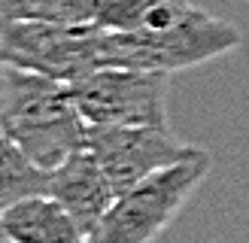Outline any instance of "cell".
Instances as JSON below:
<instances>
[{"label":"cell","instance_id":"cell-1","mask_svg":"<svg viewBox=\"0 0 249 243\" xmlns=\"http://www.w3.org/2000/svg\"><path fill=\"white\" fill-rule=\"evenodd\" d=\"M0 134L46 170L89 146V122L73 104L70 85L9 64L0 70Z\"/></svg>","mask_w":249,"mask_h":243},{"label":"cell","instance_id":"cell-2","mask_svg":"<svg viewBox=\"0 0 249 243\" xmlns=\"http://www.w3.org/2000/svg\"><path fill=\"white\" fill-rule=\"evenodd\" d=\"M213 170V155L207 149L179 164H170L122 191L107 216L97 222L82 243H155L179 210L197 191V186Z\"/></svg>","mask_w":249,"mask_h":243},{"label":"cell","instance_id":"cell-3","mask_svg":"<svg viewBox=\"0 0 249 243\" xmlns=\"http://www.w3.org/2000/svg\"><path fill=\"white\" fill-rule=\"evenodd\" d=\"M243 43L240 31L231 21L216 18L195 6L182 21L158 34H113L104 31V58L107 64L177 73L201 67L207 61L234 52Z\"/></svg>","mask_w":249,"mask_h":243},{"label":"cell","instance_id":"cell-4","mask_svg":"<svg viewBox=\"0 0 249 243\" xmlns=\"http://www.w3.org/2000/svg\"><path fill=\"white\" fill-rule=\"evenodd\" d=\"M0 61L61 82L104 67V28L94 21H0Z\"/></svg>","mask_w":249,"mask_h":243},{"label":"cell","instance_id":"cell-5","mask_svg":"<svg viewBox=\"0 0 249 243\" xmlns=\"http://www.w3.org/2000/svg\"><path fill=\"white\" fill-rule=\"evenodd\" d=\"M170 73L104 64L70 82V97L89 125H167Z\"/></svg>","mask_w":249,"mask_h":243},{"label":"cell","instance_id":"cell-6","mask_svg":"<svg viewBox=\"0 0 249 243\" xmlns=\"http://www.w3.org/2000/svg\"><path fill=\"white\" fill-rule=\"evenodd\" d=\"M89 149L104 164L116 194L204 152L179 140L167 125H89Z\"/></svg>","mask_w":249,"mask_h":243},{"label":"cell","instance_id":"cell-7","mask_svg":"<svg viewBox=\"0 0 249 243\" xmlns=\"http://www.w3.org/2000/svg\"><path fill=\"white\" fill-rule=\"evenodd\" d=\"M49 194L70 210L82 234H89L119 198L104 164L97 161V155L89 146L49 170Z\"/></svg>","mask_w":249,"mask_h":243},{"label":"cell","instance_id":"cell-8","mask_svg":"<svg viewBox=\"0 0 249 243\" xmlns=\"http://www.w3.org/2000/svg\"><path fill=\"white\" fill-rule=\"evenodd\" d=\"M0 228L12 243H82V228L52 194H31L0 213Z\"/></svg>","mask_w":249,"mask_h":243},{"label":"cell","instance_id":"cell-9","mask_svg":"<svg viewBox=\"0 0 249 243\" xmlns=\"http://www.w3.org/2000/svg\"><path fill=\"white\" fill-rule=\"evenodd\" d=\"M195 3L189 0H101L94 24L113 34H158L182 21Z\"/></svg>","mask_w":249,"mask_h":243},{"label":"cell","instance_id":"cell-10","mask_svg":"<svg viewBox=\"0 0 249 243\" xmlns=\"http://www.w3.org/2000/svg\"><path fill=\"white\" fill-rule=\"evenodd\" d=\"M31 194H49V170L6 134H0V213Z\"/></svg>","mask_w":249,"mask_h":243},{"label":"cell","instance_id":"cell-11","mask_svg":"<svg viewBox=\"0 0 249 243\" xmlns=\"http://www.w3.org/2000/svg\"><path fill=\"white\" fill-rule=\"evenodd\" d=\"M101 0H0V21H94Z\"/></svg>","mask_w":249,"mask_h":243},{"label":"cell","instance_id":"cell-12","mask_svg":"<svg viewBox=\"0 0 249 243\" xmlns=\"http://www.w3.org/2000/svg\"><path fill=\"white\" fill-rule=\"evenodd\" d=\"M0 243H6V234H3V228H0Z\"/></svg>","mask_w":249,"mask_h":243},{"label":"cell","instance_id":"cell-13","mask_svg":"<svg viewBox=\"0 0 249 243\" xmlns=\"http://www.w3.org/2000/svg\"><path fill=\"white\" fill-rule=\"evenodd\" d=\"M0 70H3V61H0Z\"/></svg>","mask_w":249,"mask_h":243},{"label":"cell","instance_id":"cell-14","mask_svg":"<svg viewBox=\"0 0 249 243\" xmlns=\"http://www.w3.org/2000/svg\"><path fill=\"white\" fill-rule=\"evenodd\" d=\"M6 243H12V240H6Z\"/></svg>","mask_w":249,"mask_h":243}]
</instances>
